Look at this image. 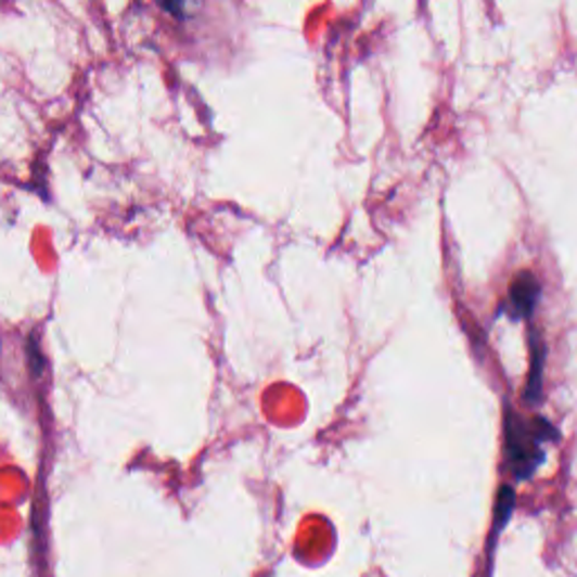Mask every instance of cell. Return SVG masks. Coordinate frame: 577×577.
Segmentation results:
<instances>
[{
	"instance_id": "1",
	"label": "cell",
	"mask_w": 577,
	"mask_h": 577,
	"mask_svg": "<svg viewBox=\"0 0 577 577\" xmlns=\"http://www.w3.org/2000/svg\"><path fill=\"white\" fill-rule=\"evenodd\" d=\"M555 428L543 422H524L516 413H510L505 420V449L510 467L516 478H530L543 460L539 440H551Z\"/></svg>"
},
{
	"instance_id": "2",
	"label": "cell",
	"mask_w": 577,
	"mask_h": 577,
	"mask_svg": "<svg viewBox=\"0 0 577 577\" xmlns=\"http://www.w3.org/2000/svg\"><path fill=\"white\" fill-rule=\"evenodd\" d=\"M539 294H541V284H539L537 275L530 271L518 273L512 280L510 294H508V303H510L514 319H526V316H530L537 307Z\"/></svg>"
},
{
	"instance_id": "3",
	"label": "cell",
	"mask_w": 577,
	"mask_h": 577,
	"mask_svg": "<svg viewBox=\"0 0 577 577\" xmlns=\"http://www.w3.org/2000/svg\"><path fill=\"white\" fill-rule=\"evenodd\" d=\"M541 366H543V350H541V345L535 341L533 370H530V382H528V393H526V397L530 401H537V397H539V388H541Z\"/></svg>"
},
{
	"instance_id": "4",
	"label": "cell",
	"mask_w": 577,
	"mask_h": 577,
	"mask_svg": "<svg viewBox=\"0 0 577 577\" xmlns=\"http://www.w3.org/2000/svg\"><path fill=\"white\" fill-rule=\"evenodd\" d=\"M512 510H514V492H512V487L503 485L501 492H499V501H497V526L499 528L505 526Z\"/></svg>"
},
{
	"instance_id": "5",
	"label": "cell",
	"mask_w": 577,
	"mask_h": 577,
	"mask_svg": "<svg viewBox=\"0 0 577 577\" xmlns=\"http://www.w3.org/2000/svg\"><path fill=\"white\" fill-rule=\"evenodd\" d=\"M158 5L177 18L190 16V12L198 5V0H158Z\"/></svg>"
},
{
	"instance_id": "6",
	"label": "cell",
	"mask_w": 577,
	"mask_h": 577,
	"mask_svg": "<svg viewBox=\"0 0 577 577\" xmlns=\"http://www.w3.org/2000/svg\"><path fill=\"white\" fill-rule=\"evenodd\" d=\"M30 366H33V372L39 377V374L43 372V357L39 352V345H37L35 336L30 338Z\"/></svg>"
}]
</instances>
